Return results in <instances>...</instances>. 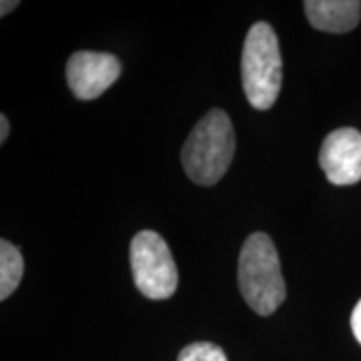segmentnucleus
Segmentation results:
<instances>
[{
    "label": "nucleus",
    "mask_w": 361,
    "mask_h": 361,
    "mask_svg": "<svg viewBox=\"0 0 361 361\" xmlns=\"http://www.w3.org/2000/svg\"><path fill=\"white\" fill-rule=\"evenodd\" d=\"M24 274L20 251L7 239L0 241V300H7L19 286Z\"/></svg>",
    "instance_id": "6e6552de"
},
{
    "label": "nucleus",
    "mask_w": 361,
    "mask_h": 361,
    "mask_svg": "<svg viewBox=\"0 0 361 361\" xmlns=\"http://www.w3.org/2000/svg\"><path fill=\"white\" fill-rule=\"evenodd\" d=\"M351 329H353V335L361 345V300L356 303L353 314H351Z\"/></svg>",
    "instance_id": "9d476101"
},
{
    "label": "nucleus",
    "mask_w": 361,
    "mask_h": 361,
    "mask_svg": "<svg viewBox=\"0 0 361 361\" xmlns=\"http://www.w3.org/2000/svg\"><path fill=\"white\" fill-rule=\"evenodd\" d=\"M135 288L149 300H168L178 288V268L168 243L154 231H141L130 243Z\"/></svg>",
    "instance_id": "20e7f679"
},
{
    "label": "nucleus",
    "mask_w": 361,
    "mask_h": 361,
    "mask_svg": "<svg viewBox=\"0 0 361 361\" xmlns=\"http://www.w3.org/2000/svg\"><path fill=\"white\" fill-rule=\"evenodd\" d=\"M17 6H19L17 0H2V4H0V16H7V13L12 12Z\"/></svg>",
    "instance_id": "9b49d317"
},
{
    "label": "nucleus",
    "mask_w": 361,
    "mask_h": 361,
    "mask_svg": "<svg viewBox=\"0 0 361 361\" xmlns=\"http://www.w3.org/2000/svg\"><path fill=\"white\" fill-rule=\"evenodd\" d=\"M178 361H228V358L218 345L200 341L192 343L180 351Z\"/></svg>",
    "instance_id": "1a4fd4ad"
},
{
    "label": "nucleus",
    "mask_w": 361,
    "mask_h": 361,
    "mask_svg": "<svg viewBox=\"0 0 361 361\" xmlns=\"http://www.w3.org/2000/svg\"><path fill=\"white\" fill-rule=\"evenodd\" d=\"M66 72L72 94L80 101H92L119 79L121 64L111 54L80 51L72 54Z\"/></svg>",
    "instance_id": "39448f33"
},
{
    "label": "nucleus",
    "mask_w": 361,
    "mask_h": 361,
    "mask_svg": "<svg viewBox=\"0 0 361 361\" xmlns=\"http://www.w3.org/2000/svg\"><path fill=\"white\" fill-rule=\"evenodd\" d=\"M303 7L310 24L323 32H350L361 17L358 0H306Z\"/></svg>",
    "instance_id": "0eeeda50"
},
{
    "label": "nucleus",
    "mask_w": 361,
    "mask_h": 361,
    "mask_svg": "<svg viewBox=\"0 0 361 361\" xmlns=\"http://www.w3.org/2000/svg\"><path fill=\"white\" fill-rule=\"evenodd\" d=\"M239 290L256 313L269 316L286 298L281 264L274 243L264 233H252L241 247L238 263Z\"/></svg>",
    "instance_id": "f03ea898"
},
{
    "label": "nucleus",
    "mask_w": 361,
    "mask_h": 361,
    "mask_svg": "<svg viewBox=\"0 0 361 361\" xmlns=\"http://www.w3.org/2000/svg\"><path fill=\"white\" fill-rule=\"evenodd\" d=\"M241 78L247 102L255 109L266 111L276 102L281 90L283 62L276 34L266 22H256L247 30L243 47Z\"/></svg>",
    "instance_id": "7ed1b4c3"
},
{
    "label": "nucleus",
    "mask_w": 361,
    "mask_h": 361,
    "mask_svg": "<svg viewBox=\"0 0 361 361\" xmlns=\"http://www.w3.org/2000/svg\"><path fill=\"white\" fill-rule=\"evenodd\" d=\"M319 166L329 183L350 186L361 179V133L353 128L333 130L319 149Z\"/></svg>",
    "instance_id": "423d86ee"
},
{
    "label": "nucleus",
    "mask_w": 361,
    "mask_h": 361,
    "mask_svg": "<svg viewBox=\"0 0 361 361\" xmlns=\"http://www.w3.org/2000/svg\"><path fill=\"white\" fill-rule=\"evenodd\" d=\"M236 151V135L229 116L213 109L194 126L180 161L189 179L200 186H213L228 173Z\"/></svg>",
    "instance_id": "f257e3e1"
},
{
    "label": "nucleus",
    "mask_w": 361,
    "mask_h": 361,
    "mask_svg": "<svg viewBox=\"0 0 361 361\" xmlns=\"http://www.w3.org/2000/svg\"><path fill=\"white\" fill-rule=\"evenodd\" d=\"M7 135H8V121H7V117L6 116H0V142H6V139H7Z\"/></svg>",
    "instance_id": "f8f14e48"
}]
</instances>
